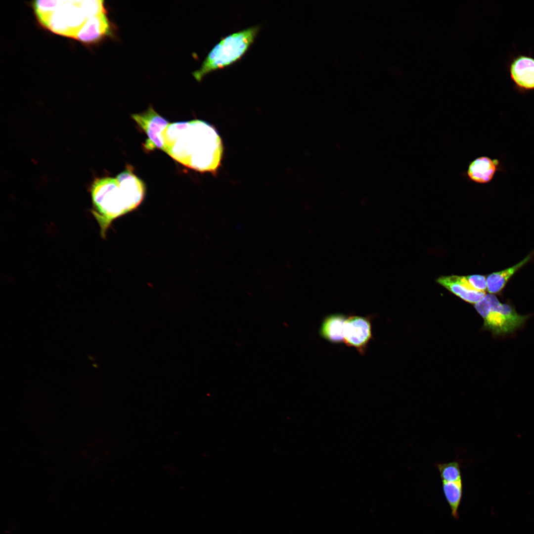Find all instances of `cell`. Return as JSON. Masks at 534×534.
I'll use <instances>...</instances> for the list:
<instances>
[{
    "label": "cell",
    "instance_id": "cell-1",
    "mask_svg": "<svg viewBox=\"0 0 534 534\" xmlns=\"http://www.w3.org/2000/svg\"><path fill=\"white\" fill-rule=\"evenodd\" d=\"M163 150L184 166L215 174L221 165L223 147L215 128L195 119L169 123L162 134Z\"/></svg>",
    "mask_w": 534,
    "mask_h": 534
},
{
    "label": "cell",
    "instance_id": "cell-2",
    "mask_svg": "<svg viewBox=\"0 0 534 534\" xmlns=\"http://www.w3.org/2000/svg\"><path fill=\"white\" fill-rule=\"evenodd\" d=\"M92 203L90 212L106 239L112 223L117 219L135 210L141 204L145 193L140 182L134 177L119 174L116 178L94 179L90 189Z\"/></svg>",
    "mask_w": 534,
    "mask_h": 534
},
{
    "label": "cell",
    "instance_id": "cell-3",
    "mask_svg": "<svg viewBox=\"0 0 534 534\" xmlns=\"http://www.w3.org/2000/svg\"><path fill=\"white\" fill-rule=\"evenodd\" d=\"M259 29L258 26H253L222 39L208 53L201 67L193 72L196 80L200 82L210 73L240 60L253 44Z\"/></svg>",
    "mask_w": 534,
    "mask_h": 534
},
{
    "label": "cell",
    "instance_id": "cell-4",
    "mask_svg": "<svg viewBox=\"0 0 534 534\" xmlns=\"http://www.w3.org/2000/svg\"><path fill=\"white\" fill-rule=\"evenodd\" d=\"M91 14L86 0H55L53 9L38 17L41 25L57 34L76 39Z\"/></svg>",
    "mask_w": 534,
    "mask_h": 534
},
{
    "label": "cell",
    "instance_id": "cell-5",
    "mask_svg": "<svg viewBox=\"0 0 534 534\" xmlns=\"http://www.w3.org/2000/svg\"><path fill=\"white\" fill-rule=\"evenodd\" d=\"M474 307L484 319L483 328L494 336L514 333L525 324L529 317L518 314L513 305L501 303L492 294H486Z\"/></svg>",
    "mask_w": 534,
    "mask_h": 534
},
{
    "label": "cell",
    "instance_id": "cell-6",
    "mask_svg": "<svg viewBox=\"0 0 534 534\" xmlns=\"http://www.w3.org/2000/svg\"><path fill=\"white\" fill-rule=\"evenodd\" d=\"M131 117L147 135L145 142L142 144L143 149L149 151L156 149L163 150L162 134L170 123L168 120L151 106L144 112L132 114Z\"/></svg>",
    "mask_w": 534,
    "mask_h": 534
},
{
    "label": "cell",
    "instance_id": "cell-7",
    "mask_svg": "<svg viewBox=\"0 0 534 534\" xmlns=\"http://www.w3.org/2000/svg\"><path fill=\"white\" fill-rule=\"evenodd\" d=\"M508 70L516 90L522 93L534 90V57L516 55L509 63Z\"/></svg>",
    "mask_w": 534,
    "mask_h": 534
},
{
    "label": "cell",
    "instance_id": "cell-8",
    "mask_svg": "<svg viewBox=\"0 0 534 534\" xmlns=\"http://www.w3.org/2000/svg\"><path fill=\"white\" fill-rule=\"evenodd\" d=\"M371 323L367 317L357 315L346 318L345 323L344 340L349 346L356 348L363 354L372 337Z\"/></svg>",
    "mask_w": 534,
    "mask_h": 534
},
{
    "label": "cell",
    "instance_id": "cell-9",
    "mask_svg": "<svg viewBox=\"0 0 534 534\" xmlns=\"http://www.w3.org/2000/svg\"><path fill=\"white\" fill-rule=\"evenodd\" d=\"M437 281L464 301L475 304L486 295V292L475 290L466 276L451 275L439 277Z\"/></svg>",
    "mask_w": 534,
    "mask_h": 534
},
{
    "label": "cell",
    "instance_id": "cell-10",
    "mask_svg": "<svg viewBox=\"0 0 534 534\" xmlns=\"http://www.w3.org/2000/svg\"><path fill=\"white\" fill-rule=\"evenodd\" d=\"M111 26L106 13L90 17L78 33L76 39L92 43L111 34Z\"/></svg>",
    "mask_w": 534,
    "mask_h": 534
},
{
    "label": "cell",
    "instance_id": "cell-11",
    "mask_svg": "<svg viewBox=\"0 0 534 534\" xmlns=\"http://www.w3.org/2000/svg\"><path fill=\"white\" fill-rule=\"evenodd\" d=\"M498 161L488 157H480L471 162L467 170V175L473 181L480 183L489 182L496 170Z\"/></svg>",
    "mask_w": 534,
    "mask_h": 534
},
{
    "label": "cell",
    "instance_id": "cell-12",
    "mask_svg": "<svg viewBox=\"0 0 534 534\" xmlns=\"http://www.w3.org/2000/svg\"><path fill=\"white\" fill-rule=\"evenodd\" d=\"M530 254L516 265L504 270L493 272L487 277V289L490 294H499L501 293L510 278L532 258Z\"/></svg>",
    "mask_w": 534,
    "mask_h": 534
},
{
    "label": "cell",
    "instance_id": "cell-13",
    "mask_svg": "<svg viewBox=\"0 0 534 534\" xmlns=\"http://www.w3.org/2000/svg\"><path fill=\"white\" fill-rule=\"evenodd\" d=\"M346 320V316L340 313L333 314L327 316L320 327L321 336L333 343L343 341Z\"/></svg>",
    "mask_w": 534,
    "mask_h": 534
},
{
    "label": "cell",
    "instance_id": "cell-14",
    "mask_svg": "<svg viewBox=\"0 0 534 534\" xmlns=\"http://www.w3.org/2000/svg\"><path fill=\"white\" fill-rule=\"evenodd\" d=\"M442 488L445 498L450 508L451 516L455 519H458V509L463 495L462 481H442Z\"/></svg>",
    "mask_w": 534,
    "mask_h": 534
},
{
    "label": "cell",
    "instance_id": "cell-15",
    "mask_svg": "<svg viewBox=\"0 0 534 534\" xmlns=\"http://www.w3.org/2000/svg\"><path fill=\"white\" fill-rule=\"evenodd\" d=\"M438 469L442 481L461 482V467L459 462L453 461L448 463H437Z\"/></svg>",
    "mask_w": 534,
    "mask_h": 534
},
{
    "label": "cell",
    "instance_id": "cell-16",
    "mask_svg": "<svg viewBox=\"0 0 534 534\" xmlns=\"http://www.w3.org/2000/svg\"><path fill=\"white\" fill-rule=\"evenodd\" d=\"M466 278L475 290L485 292L487 289V281L485 276L474 274L466 276Z\"/></svg>",
    "mask_w": 534,
    "mask_h": 534
}]
</instances>
